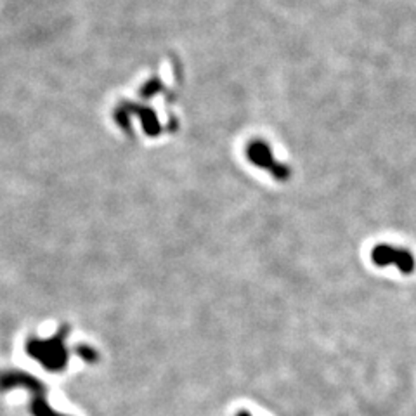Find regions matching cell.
<instances>
[{
    "instance_id": "6da1fadb",
    "label": "cell",
    "mask_w": 416,
    "mask_h": 416,
    "mask_svg": "<svg viewBox=\"0 0 416 416\" xmlns=\"http://www.w3.org/2000/svg\"><path fill=\"white\" fill-rule=\"evenodd\" d=\"M373 262L377 266H389V264H394L397 266V269L404 274H411L415 271V259L413 255L407 250H399V248H392L387 245H380L373 250Z\"/></svg>"
}]
</instances>
